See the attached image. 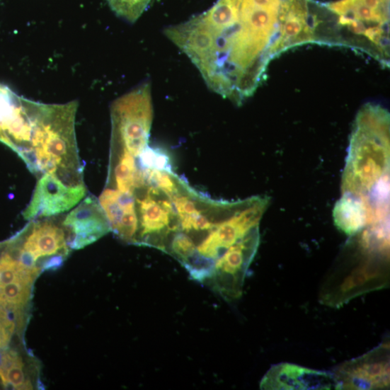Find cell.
I'll list each match as a JSON object with an SVG mask.
<instances>
[{"mask_svg":"<svg viewBox=\"0 0 390 390\" xmlns=\"http://www.w3.org/2000/svg\"><path fill=\"white\" fill-rule=\"evenodd\" d=\"M311 5V0H218L164 33L210 90L241 105L264 81L272 60L316 43L318 15Z\"/></svg>","mask_w":390,"mask_h":390,"instance_id":"1","label":"cell"},{"mask_svg":"<svg viewBox=\"0 0 390 390\" xmlns=\"http://www.w3.org/2000/svg\"><path fill=\"white\" fill-rule=\"evenodd\" d=\"M343 195L366 207L369 223L389 219V114L367 103L354 122L342 181Z\"/></svg>","mask_w":390,"mask_h":390,"instance_id":"2","label":"cell"},{"mask_svg":"<svg viewBox=\"0 0 390 390\" xmlns=\"http://www.w3.org/2000/svg\"><path fill=\"white\" fill-rule=\"evenodd\" d=\"M77 101L46 104L31 101L33 133L25 161L35 174L83 173L76 136Z\"/></svg>","mask_w":390,"mask_h":390,"instance_id":"3","label":"cell"},{"mask_svg":"<svg viewBox=\"0 0 390 390\" xmlns=\"http://www.w3.org/2000/svg\"><path fill=\"white\" fill-rule=\"evenodd\" d=\"M333 15L322 44L367 52L389 65V0H339L324 6Z\"/></svg>","mask_w":390,"mask_h":390,"instance_id":"4","label":"cell"},{"mask_svg":"<svg viewBox=\"0 0 390 390\" xmlns=\"http://www.w3.org/2000/svg\"><path fill=\"white\" fill-rule=\"evenodd\" d=\"M111 118V147L137 156L149 143L154 118L151 84H141L115 100Z\"/></svg>","mask_w":390,"mask_h":390,"instance_id":"5","label":"cell"},{"mask_svg":"<svg viewBox=\"0 0 390 390\" xmlns=\"http://www.w3.org/2000/svg\"><path fill=\"white\" fill-rule=\"evenodd\" d=\"M387 260L380 256L359 263L357 266L337 268L321 291V302L331 307H340L357 297L387 287Z\"/></svg>","mask_w":390,"mask_h":390,"instance_id":"6","label":"cell"},{"mask_svg":"<svg viewBox=\"0 0 390 390\" xmlns=\"http://www.w3.org/2000/svg\"><path fill=\"white\" fill-rule=\"evenodd\" d=\"M86 193L83 176L46 173L40 177L23 216L26 220L57 216L76 206Z\"/></svg>","mask_w":390,"mask_h":390,"instance_id":"7","label":"cell"},{"mask_svg":"<svg viewBox=\"0 0 390 390\" xmlns=\"http://www.w3.org/2000/svg\"><path fill=\"white\" fill-rule=\"evenodd\" d=\"M32 133L31 100L0 84V142L25 162L30 154Z\"/></svg>","mask_w":390,"mask_h":390,"instance_id":"8","label":"cell"},{"mask_svg":"<svg viewBox=\"0 0 390 390\" xmlns=\"http://www.w3.org/2000/svg\"><path fill=\"white\" fill-rule=\"evenodd\" d=\"M389 343L345 362L334 373L339 389H384L389 386Z\"/></svg>","mask_w":390,"mask_h":390,"instance_id":"9","label":"cell"},{"mask_svg":"<svg viewBox=\"0 0 390 390\" xmlns=\"http://www.w3.org/2000/svg\"><path fill=\"white\" fill-rule=\"evenodd\" d=\"M62 226L68 231L69 249L81 250L111 231L98 200L88 196L67 214Z\"/></svg>","mask_w":390,"mask_h":390,"instance_id":"10","label":"cell"},{"mask_svg":"<svg viewBox=\"0 0 390 390\" xmlns=\"http://www.w3.org/2000/svg\"><path fill=\"white\" fill-rule=\"evenodd\" d=\"M262 389H339L333 373L282 363L273 366L260 382Z\"/></svg>","mask_w":390,"mask_h":390,"instance_id":"11","label":"cell"},{"mask_svg":"<svg viewBox=\"0 0 390 390\" xmlns=\"http://www.w3.org/2000/svg\"><path fill=\"white\" fill-rule=\"evenodd\" d=\"M25 228L27 235L22 247L38 260L64 254L69 248L64 231L52 221L33 222Z\"/></svg>","mask_w":390,"mask_h":390,"instance_id":"12","label":"cell"},{"mask_svg":"<svg viewBox=\"0 0 390 390\" xmlns=\"http://www.w3.org/2000/svg\"><path fill=\"white\" fill-rule=\"evenodd\" d=\"M106 2L116 16L134 23L147 10L152 0H106Z\"/></svg>","mask_w":390,"mask_h":390,"instance_id":"13","label":"cell"},{"mask_svg":"<svg viewBox=\"0 0 390 390\" xmlns=\"http://www.w3.org/2000/svg\"><path fill=\"white\" fill-rule=\"evenodd\" d=\"M31 286L20 282L9 283L0 289L4 299L8 303L23 306L30 299Z\"/></svg>","mask_w":390,"mask_h":390,"instance_id":"14","label":"cell"},{"mask_svg":"<svg viewBox=\"0 0 390 390\" xmlns=\"http://www.w3.org/2000/svg\"><path fill=\"white\" fill-rule=\"evenodd\" d=\"M23 367L22 360L19 357L6 373L8 384L16 389H31L33 386L30 382L25 379Z\"/></svg>","mask_w":390,"mask_h":390,"instance_id":"15","label":"cell"},{"mask_svg":"<svg viewBox=\"0 0 390 390\" xmlns=\"http://www.w3.org/2000/svg\"><path fill=\"white\" fill-rule=\"evenodd\" d=\"M66 255L60 254L47 258L42 264V271L56 270L64 263Z\"/></svg>","mask_w":390,"mask_h":390,"instance_id":"16","label":"cell"}]
</instances>
